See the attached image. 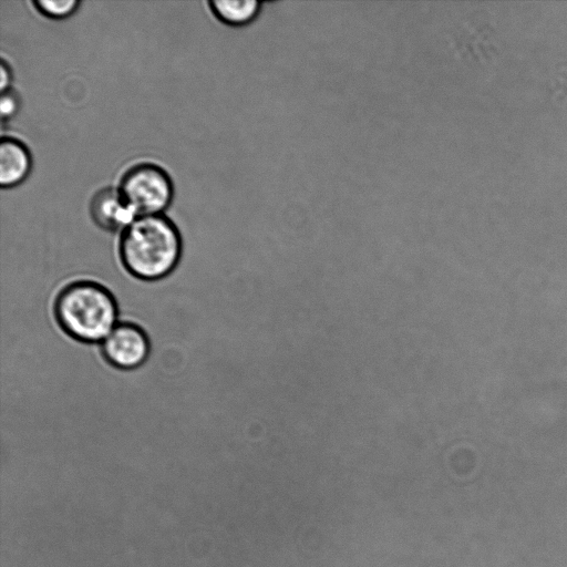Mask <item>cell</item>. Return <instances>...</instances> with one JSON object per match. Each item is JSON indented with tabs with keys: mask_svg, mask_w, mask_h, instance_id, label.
I'll list each match as a JSON object with an SVG mask.
<instances>
[{
	"mask_svg": "<svg viewBox=\"0 0 567 567\" xmlns=\"http://www.w3.org/2000/svg\"><path fill=\"white\" fill-rule=\"evenodd\" d=\"M182 254V240L175 225L163 215L140 216L124 230L120 257L134 277L152 281L169 275Z\"/></svg>",
	"mask_w": 567,
	"mask_h": 567,
	"instance_id": "6da1fadb",
	"label": "cell"
},
{
	"mask_svg": "<svg viewBox=\"0 0 567 567\" xmlns=\"http://www.w3.org/2000/svg\"><path fill=\"white\" fill-rule=\"evenodd\" d=\"M117 306L102 285L80 280L65 286L56 296L54 316L60 328L83 343L102 342L117 324Z\"/></svg>",
	"mask_w": 567,
	"mask_h": 567,
	"instance_id": "7a4b0ae2",
	"label": "cell"
},
{
	"mask_svg": "<svg viewBox=\"0 0 567 567\" xmlns=\"http://www.w3.org/2000/svg\"><path fill=\"white\" fill-rule=\"evenodd\" d=\"M118 189L137 217L159 215L173 198V184L168 174L148 163L126 171Z\"/></svg>",
	"mask_w": 567,
	"mask_h": 567,
	"instance_id": "3957f363",
	"label": "cell"
},
{
	"mask_svg": "<svg viewBox=\"0 0 567 567\" xmlns=\"http://www.w3.org/2000/svg\"><path fill=\"white\" fill-rule=\"evenodd\" d=\"M150 340L145 331L132 322L117 323L101 342L104 359L121 370L141 367L150 354Z\"/></svg>",
	"mask_w": 567,
	"mask_h": 567,
	"instance_id": "277c9868",
	"label": "cell"
},
{
	"mask_svg": "<svg viewBox=\"0 0 567 567\" xmlns=\"http://www.w3.org/2000/svg\"><path fill=\"white\" fill-rule=\"evenodd\" d=\"M90 215L104 230H124L137 217L118 188L103 187L90 202Z\"/></svg>",
	"mask_w": 567,
	"mask_h": 567,
	"instance_id": "5b68a950",
	"label": "cell"
},
{
	"mask_svg": "<svg viewBox=\"0 0 567 567\" xmlns=\"http://www.w3.org/2000/svg\"><path fill=\"white\" fill-rule=\"evenodd\" d=\"M31 156L28 148L19 141L2 137L0 144V184L12 187L29 175Z\"/></svg>",
	"mask_w": 567,
	"mask_h": 567,
	"instance_id": "8992f818",
	"label": "cell"
},
{
	"mask_svg": "<svg viewBox=\"0 0 567 567\" xmlns=\"http://www.w3.org/2000/svg\"><path fill=\"white\" fill-rule=\"evenodd\" d=\"M209 6L219 20L230 25L251 22L261 9V2L256 0H215Z\"/></svg>",
	"mask_w": 567,
	"mask_h": 567,
	"instance_id": "52a82bcc",
	"label": "cell"
},
{
	"mask_svg": "<svg viewBox=\"0 0 567 567\" xmlns=\"http://www.w3.org/2000/svg\"><path fill=\"white\" fill-rule=\"evenodd\" d=\"M80 4L76 0H37L38 11L47 17L61 19L71 16Z\"/></svg>",
	"mask_w": 567,
	"mask_h": 567,
	"instance_id": "ba28073f",
	"label": "cell"
},
{
	"mask_svg": "<svg viewBox=\"0 0 567 567\" xmlns=\"http://www.w3.org/2000/svg\"><path fill=\"white\" fill-rule=\"evenodd\" d=\"M19 97L11 89L1 92L0 115L2 121L12 117L19 110Z\"/></svg>",
	"mask_w": 567,
	"mask_h": 567,
	"instance_id": "9c48e42d",
	"label": "cell"
},
{
	"mask_svg": "<svg viewBox=\"0 0 567 567\" xmlns=\"http://www.w3.org/2000/svg\"><path fill=\"white\" fill-rule=\"evenodd\" d=\"M0 76H1L0 87H1V92H3L6 90L10 89L9 84H10V80H11L10 69L3 60L1 61V64H0Z\"/></svg>",
	"mask_w": 567,
	"mask_h": 567,
	"instance_id": "30bf717a",
	"label": "cell"
}]
</instances>
